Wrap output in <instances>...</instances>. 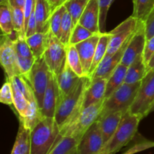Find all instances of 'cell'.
<instances>
[{
	"label": "cell",
	"instance_id": "obj_34",
	"mask_svg": "<svg viewBox=\"0 0 154 154\" xmlns=\"http://www.w3.org/2000/svg\"><path fill=\"white\" fill-rule=\"evenodd\" d=\"M14 49L17 57H25V58H35L27 43L26 37L18 36L15 40H14Z\"/></svg>",
	"mask_w": 154,
	"mask_h": 154
},
{
	"label": "cell",
	"instance_id": "obj_46",
	"mask_svg": "<svg viewBox=\"0 0 154 154\" xmlns=\"http://www.w3.org/2000/svg\"><path fill=\"white\" fill-rule=\"evenodd\" d=\"M71 154H78V152H77V149H76V150H75V151L72 152V153H71Z\"/></svg>",
	"mask_w": 154,
	"mask_h": 154
},
{
	"label": "cell",
	"instance_id": "obj_32",
	"mask_svg": "<svg viewBox=\"0 0 154 154\" xmlns=\"http://www.w3.org/2000/svg\"><path fill=\"white\" fill-rule=\"evenodd\" d=\"M11 11L14 26L17 35V37L18 36L26 37L25 17H24L23 9L11 6Z\"/></svg>",
	"mask_w": 154,
	"mask_h": 154
},
{
	"label": "cell",
	"instance_id": "obj_18",
	"mask_svg": "<svg viewBox=\"0 0 154 154\" xmlns=\"http://www.w3.org/2000/svg\"><path fill=\"white\" fill-rule=\"evenodd\" d=\"M57 84H58L60 98L64 97L69 94L79 82L81 77L78 76L69 66L67 60H66L63 64L62 70L57 77Z\"/></svg>",
	"mask_w": 154,
	"mask_h": 154
},
{
	"label": "cell",
	"instance_id": "obj_29",
	"mask_svg": "<svg viewBox=\"0 0 154 154\" xmlns=\"http://www.w3.org/2000/svg\"><path fill=\"white\" fill-rule=\"evenodd\" d=\"M133 13L132 16L138 20L144 22L154 9V0H133Z\"/></svg>",
	"mask_w": 154,
	"mask_h": 154
},
{
	"label": "cell",
	"instance_id": "obj_14",
	"mask_svg": "<svg viewBox=\"0 0 154 154\" xmlns=\"http://www.w3.org/2000/svg\"><path fill=\"white\" fill-rule=\"evenodd\" d=\"M60 91L55 75H52L44 95L42 107L41 108L42 117L54 118L58 105Z\"/></svg>",
	"mask_w": 154,
	"mask_h": 154
},
{
	"label": "cell",
	"instance_id": "obj_1",
	"mask_svg": "<svg viewBox=\"0 0 154 154\" xmlns=\"http://www.w3.org/2000/svg\"><path fill=\"white\" fill-rule=\"evenodd\" d=\"M91 79L89 77H82L69 94L59 99L54 119L60 130L76 119L82 111L84 93Z\"/></svg>",
	"mask_w": 154,
	"mask_h": 154
},
{
	"label": "cell",
	"instance_id": "obj_45",
	"mask_svg": "<svg viewBox=\"0 0 154 154\" xmlns=\"http://www.w3.org/2000/svg\"><path fill=\"white\" fill-rule=\"evenodd\" d=\"M153 111H154V105H153V107H152V108H151V109H150V113L153 112Z\"/></svg>",
	"mask_w": 154,
	"mask_h": 154
},
{
	"label": "cell",
	"instance_id": "obj_38",
	"mask_svg": "<svg viewBox=\"0 0 154 154\" xmlns=\"http://www.w3.org/2000/svg\"><path fill=\"white\" fill-rule=\"evenodd\" d=\"M36 59L35 58H25V57H17V63L19 66L20 75L26 78L32 70L33 65Z\"/></svg>",
	"mask_w": 154,
	"mask_h": 154
},
{
	"label": "cell",
	"instance_id": "obj_36",
	"mask_svg": "<svg viewBox=\"0 0 154 154\" xmlns=\"http://www.w3.org/2000/svg\"><path fill=\"white\" fill-rule=\"evenodd\" d=\"M115 0H99L100 18H99V28L101 33L106 32V20L108 10Z\"/></svg>",
	"mask_w": 154,
	"mask_h": 154
},
{
	"label": "cell",
	"instance_id": "obj_30",
	"mask_svg": "<svg viewBox=\"0 0 154 154\" xmlns=\"http://www.w3.org/2000/svg\"><path fill=\"white\" fill-rule=\"evenodd\" d=\"M66 60H67L69 66L73 69L74 72L78 76L81 77V78L84 76L82 63H81V60L79 54H78V50L75 48V45H69L67 47Z\"/></svg>",
	"mask_w": 154,
	"mask_h": 154
},
{
	"label": "cell",
	"instance_id": "obj_44",
	"mask_svg": "<svg viewBox=\"0 0 154 154\" xmlns=\"http://www.w3.org/2000/svg\"><path fill=\"white\" fill-rule=\"evenodd\" d=\"M3 4H9L8 0H0V5Z\"/></svg>",
	"mask_w": 154,
	"mask_h": 154
},
{
	"label": "cell",
	"instance_id": "obj_31",
	"mask_svg": "<svg viewBox=\"0 0 154 154\" xmlns=\"http://www.w3.org/2000/svg\"><path fill=\"white\" fill-rule=\"evenodd\" d=\"M66 11V8L64 5L57 8L53 11L50 19V30L52 34L59 39H60L61 37L62 22H63V14Z\"/></svg>",
	"mask_w": 154,
	"mask_h": 154
},
{
	"label": "cell",
	"instance_id": "obj_21",
	"mask_svg": "<svg viewBox=\"0 0 154 154\" xmlns=\"http://www.w3.org/2000/svg\"><path fill=\"white\" fill-rule=\"evenodd\" d=\"M30 132L31 130L20 120L19 129L11 154H31Z\"/></svg>",
	"mask_w": 154,
	"mask_h": 154
},
{
	"label": "cell",
	"instance_id": "obj_10",
	"mask_svg": "<svg viewBox=\"0 0 154 154\" xmlns=\"http://www.w3.org/2000/svg\"><path fill=\"white\" fill-rule=\"evenodd\" d=\"M146 42L144 23L138 20L136 29L131 36L120 64L129 67L138 57L143 55Z\"/></svg>",
	"mask_w": 154,
	"mask_h": 154
},
{
	"label": "cell",
	"instance_id": "obj_33",
	"mask_svg": "<svg viewBox=\"0 0 154 154\" xmlns=\"http://www.w3.org/2000/svg\"><path fill=\"white\" fill-rule=\"evenodd\" d=\"M74 24L72 22V19L70 14L68 13L67 11L63 14V22L61 26V37H60V42L65 45L68 47L70 45L71 37H72V31H73Z\"/></svg>",
	"mask_w": 154,
	"mask_h": 154
},
{
	"label": "cell",
	"instance_id": "obj_13",
	"mask_svg": "<svg viewBox=\"0 0 154 154\" xmlns=\"http://www.w3.org/2000/svg\"><path fill=\"white\" fill-rule=\"evenodd\" d=\"M133 34V33H132ZM132 36V35H131ZM131 36L129 38L126 42V43L120 48L119 51H117L115 54H112L111 56H105V58L102 60V61L99 63L98 67L93 72V75L91 76L90 79L96 78H105L108 80L109 77L111 76V74L114 72L116 68L120 64L121 60L123 59V54H124L125 51H126L127 45L129 44V40H130Z\"/></svg>",
	"mask_w": 154,
	"mask_h": 154
},
{
	"label": "cell",
	"instance_id": "obj_23",
	"mask_svg": "<svg viewBox=\"0 0 154 154\" xmlns=\"http://www.w3.org/2000/svg\"><path fill=\"white\" fill-rule=\"evenodd\" d=\"M147 73V66L144 61L143 55H141L128 67L124 83L135 84L141 82Z\"/></svg>",
	"mask_w": 154,
	"mask_h": 154
},
{
	"label": "cell",
	"instance_id": "obj_11",
	"mask_svg": "<svg viewBox=\"0 0 154 154\" xmlns=\"http://www.w3.org/2000/svg\"><path fill=\"white\" fill-rule=\"evenodd\" d=\"M138 20L132 16L123 21L117 26L114 29L110 32L111 39L108 47L106 56H111L115 54L126 43L132 33L136 29Z\"/></svg>",
	"mask_w": 154,
	"mask_h": 154
},
{
	"label": "cell",
	"instance_id": "obj_25",
	"mask_svg": "<svg viewBox=\"0 0 154 154\" xmlns=\"http://www.w3.org/2000/svg\"><path fill=\"white\" fill-rule=\"evenodd\" d=\"M110 39H111V34H110V32H105L101 34L99 42H98L97 46H96V51H95L94 57H93L91 68H90V72H89V75L87 76L90 78H91L93 72H95V70L98 67L99 63L102 61V60L106 56Z\"/></svg>",
	"mask_w": 154,
	"mask_h": 154
},
{
	"label": "cell",
	"instance_id": "obj_40",
	"mask_svg": "<svg viewBox=\"0 0 154 154\" xmlns=\"http://www.w3.org/2000/svg\"><path fill=\"white\" fill-rule=\"evenodd\" d=\"M144 23V27H145L146 38H147V40H148L154 36V9L150 12Z\"/></svg>",
	"mask_w": 154,
	"mask_h": 154
},
{
	"label": "cell",
	"instance_id": "obj_16",
	"mask_svg": "<svg viewBox=\"0 0 154 154\" xmlns=\"http://www.w3.org/2000/svg\"><path fill=\"white\" fill-rule=\"evenodd\" d=\"M101 34L102 33L94 34L87 40L75 45V48L78 50L82 63L84 76H88L89 75L96 46L99 42Z\"/></svg>",
	"mask_w": 154,
	"mask_h": 154
},
{
	"label": "cell",
	"instance_id": "obj_28",
	"mask_svg": "<svg viewBox=\"0 0 154 154\" xmlns=\"http://www.w3.org/2000/svg\"><path fill=\"white\" fill-rule=\"evenodd\" d=\"M90 0H67L63 5L72 19L74 26L78 23L79 20Z\"/></svg>",
	"mask_w": 154,
	"mask_h": 154
},
{
	"label": "cell",
	"instance_id": "obj_5",
	"mask_svg": "<svg viewBox=\"0 0 154 154\" xmlns=\"http://www.w3.org/2000/svg\"><path fill=\"white\" fill-rule=\"evenodd\" d=\"M103 102H99L84 108L76 119L60 130V135L62 136L73 137L79 141L87 129L99 117Z\"/></svg>",
	"mask_w": 154,
	"mask_h": 154
},
{
	"label": "cell",
	"instance_id": "obj_17",
	"mask_svg": "<svg viewBox=\"0 0 154 154\" xmlns=\"http://www.w3.org/2000/svg\"><path fill=\"white\" fill-rule=\"evenodd\" d=\"M99 18L100 11L99 0H90L80 18L78 23L87 28L93 34L101 33Z\"/></svg>",
	"mask_w": 154,
	"mask_h": 154
},
{
	"label": "cell",
	"instance_id": "obj_7",
	"mask_svg": "<svg viewBox=\"0 0 154 154\" xmlns=\"http://www.w3.org/2000/svg\"><path fill=\"white\" fill-rule=\"evenodd\" d=\"M52 75L43 55L36 59L29 75L26 78L34 91L40 108L42 107L44 95Z\"/></svg>",
	"mask_w": 154,
	"mask_h": 154
},
{
	"label": "cell",
	"instance_id": "obj_22",
	"mask_svg": "<svg viewBox=\"0 0 154 154\" xmlns=\"http://www.w3.org/2000/svg\"><path fill=\"white\" fill-rule=\"evenodd\" d=\"M50 32L51 30L45 32H36L26 38L27 43L35 59L42 57L45 54L49 42Z\"/></svg>",
	"mask_w": 154,
	"mask_h": 154
},
{
	"label": "cell",
	"instance_id": "obj_15",
	"mask_svg": "<svg viewBox=\"0 0 154 154\" xmlns=\"http://www.w3.org/2000/svg\"><path fill=\"white\" fill-rule=\"evenodd\" d=\"M107 81L108 80L102 78L91 79L84 93L82 110L90 105L104 102L106 93Z\"/></svg>",
	"mask_w": 154,
	"mask_h": 154
},
{
	"label": "cell",
	"instance_id": "obj_3",
	"mask_svg": "<svg viewBox=\"0 0 154 154\" xmlns=\"http://www.w3.org/2000/svg\"><path fill=\"white\" fill-rule=\"evenodd\" d=\"M141 119L129 111L123 115L115 133L105 144L99 154H116L135 137Z\"/></svg>",
	"mask_w": 154,
	"mask_h": 154
},
{
	"label": "cell",
	"instance_id": "obj_2",
	"mask_svg": "<svg viewBox=\"0 0 154 154\" xmlns=\"http://www.w3.org/2000/svg\"><path fill=\"white\" fill-rule=\"evenodd\" d=\"M60 129L52 117H43L30 132L31 154H48L55 144Z\"/></svg>",
	"mask_w": 154,
	"mask_h": 154
},
{
	"label": "cell",
	"instance_id": "obj_27",
	"mask_svg": "<svg viewBox=\"0 0 154 154\" xmlns=\"http://www.w3.org/2000/svg\"><path fill=\"white\" fill-rule=\"evenodd\" d=\"M78 141L71 136L59 135L55 144L48 154H71L77 149Z\"/></svg>",
	"mask_w": 154,
	"mask_h": 154
},
{
	"label": "cell",
	"instance_id": "obj_19",
	"mask_svg": "<svg viewBox=\"0 0 154 154\" xmlns=\"http://www.w3.org/2000/svg\"><path fill=\"white\" fill-rule=\"evenodd\" d=\"M124 114V113L121 111H117L109 113L98 118L97 120L99 122L105 144H106L115 133Z\"/></svg>",
	"mask_w": 154,
	"mask_h": 154
},
{
	"label": "cell",
	"instance_id": "obj_42",
	"mask_svg": "<svg viewBox=\"0 0 154 154\" xmlns=\"http://www.w3.org/2000/svg\"><path fill=\"white\" fill-rule=\"evenodd\" d=\"M8 2L11 7L20 8L23 9L26 0H8Z\"/></svg>",
	"mask_w": 154,
	"mask_h": 154
},
{
	"label": "cell",
	"instance_id": "obj_9",
	"mask_svg": "<svg viewBox=\"0 0 154 154\" xmlns=\"http://www.w3.org/2000/svg\"><path fill=\"white\" fill-rule=\"evenodd\" d=\"M0 62L8 79L21 75L14 49V40L8 35H2L0 43Z\"/></svg>",
	"mask_w": 154,
	"mask_h": 154
},
{
	"label": "cell",
	"instance_id": "obj_6",
	"mask_svg": "<svg viewBox=\"0 0 154 154\" xmlns=\"http://www.w3.org/2000/svg\"><path fill=\"white\" fill-rule=\"evenodd\" d=\"M154 105V69L147 73L141 81L135 102L129 112L135 114L142 120L150 114Z\"/></svg>",
	"mask_w": 154,
	"mask_h": 154
},
{
	"label": "cell",
	"instance_id": "obj_41",
	"mask_svg": "<svg viewBox=\"0 0 154 154\" xmlns=\"http://www.w3.org/2000/svg\"><path fill=\"white\" fill-rule=\"evenodd\" d=\"M66 1L67 0H49V2L51 6V9H52V12L55 9H57V8L63 5L66 3Z\"/></svg>",
	"mask_w": 154,
	"mask_h": 154
},
{
	"label": "cell",
	"instance_id": "obj_35",
	"mask_svg": "<svg viewBox=\"0 0 154 154\" xmlns=\"http://www.w3.org/2000/svg\"><path fill=\"white\" fill-rule=\"evenodd\" d=\"M93 33L91 32L89 29L83 26L81 24L78 23L72 31V37L70 40V45H75L78 43L87 40L89 38L93 35Z\"/></svg>",
	"mask_w": 154,
	"mask_h": 154
},
{
	"label": "cell",
	"instance_id": "obj_26",
	"mask_svg": "<svg viewBox=\"0 0 154 154\" xmlns=\"http://www.w3.org/2000/svg\"><path fill=\"white\" fill-rule=\"evenodd\" d=\"M128 67L120 64L108 79L105 99L109 97L117 88L124 84Z\"/></svg>",
	"mask_w": 154,
	"mask_h": 154
},
{
	"label": "cell",
	"instance_id": "obj_24",
	"mask_svg": "<svg viewBox=\"0 0 154 154\" xmlns=\"http://www.w3.org/2000/svg\"><path fill=\"white\" fill-rule=\"evenodd\" d=\"M0 27L2 35L10 36L13 40L17 38L14 30L11 6L9 4L0 5Z\"/></svg>",
	"mask_w": 154,
	"mask_h": 154
},
{
	"label": "cell",
	"instance_id": "obj_47",
	"mask_svg": "<svg viewBox=\"0 0 154 154\" xmlns=\"http://www.w3.org/2000/svg\"><path fill=\"white\" fill-rule=\"evenodd\" d=\"M48 1H49V0H48Z\"/></svg>",
	"mask_w": 154,
	"mask_h": 154
},
{
	"label": "cell",
	"instance_id": "obj_12",
	"mask_svg": "<svg viewBox=\"0 0 154 154\" xmlns=\"http://www.w3.org/2000/svg\"><path fill=\"white\" fill-rule=\"evenodd\" d=\"M104 145L103 136L96 120L78 141L77 152L78 154H99Z\"/></svg>",
	"mask_w": 154,
	"mask_h": 154
},
{
	"label": "cell",
	"instance_id": "obj_37",
	"mask_svg": "<svg viewBox=\"0 0 154 154\" xmlns=\"http://www.w3.org/2000/svg\"><path fill=\"white\" fill-rule=\"evenodd\" d=\"M0 102L8 105H14V95L12 86L10 81L8 80L0 91Z\"/></svg>",
	"mask_w": 154,
	"mask_h": 154
},
{
	"label": "cell",
	"instance_id": "obj_20",
	"mask_svg": "<svg viewBox=\"0 0 154 154\" xmlns=\"http://www.w3.org/2000/svg\"><path fill=\"white\" fill-rule=\"evenodd\" d=\"M52 9L48 0H35V17L37 32H45L50 30V19Z\"/></svg>",
	"mask_w": 154,
	"mask_h": 154
},
{
	"label": "cell",
	"instance_id": "obj_43",
	"mask_svg": "<svg viewBox=\"0 0 154 154\" xmlns=\"http://www.w3.org/2000/svg\"><path fill=\"white\" fill-rule=\"evenodd\" d=\"M154 69V54L152 57L151 60H150V62L148 63V64L147 65V72H150V71L153 70Z\"/></svg>",
	"mask_w": 154,
	"mask_h": 154
},
{
	"label": "cell",
	"instance_id": "obj_4",
	"mask_svg": "<svg viewBox=\"0 0 154 154\" xmlns=\"http://www.w3.org/2000/svg\"><path fill=\"white\" fill-rule=\"evenodd\" d=\"M141 82L135 84H124L117 88L109 97L104 100L99 117L112 112L127 113L135 102L141 87Z\"/></svg>",
	"mask_w": 154,
	"mask_h": 154
},
{
	"label": "cell",
	"instance_id": "obj_39",
	"mask_svg": "<svg viewBox=\"0 0 154 154\" xmlns=\"http://www.w3.org/2000/svg\"><path fill=\"white\" fill-rule=\"evenodd\" d=\"M154 54V36L151 38L147 40L144 47V53H143V58L146 66L148 64L150 60Z\"/></svg>",
	"mask_w": 154,
	"mask_h": 154
},
{
	"label": "cell",
	"instance_id": "obj_8",
	"mask_svg": "<svg viewBox=\"0 0 154 154\" xmlns=\"http://www.w3.org/2000/svg\"><path fill=\"white\" fill-rule=\"evenodd\" d=\"M67 47L65 46L52 32H50L48 48L44 54L45 61L56 77L60 74L66 60Z\"/></svg>",
	"mask_w": 154,
	"mask_h": 154
}]
</instances>
